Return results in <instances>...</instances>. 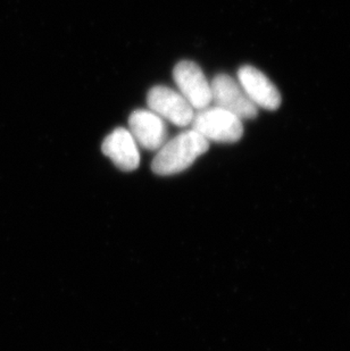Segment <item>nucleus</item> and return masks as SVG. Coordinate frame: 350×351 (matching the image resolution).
I'll return each instance as SVG.
<instances>
[{"instance_id": "6e6552de", "label": "nucleus", "mask_w": 350, "mask_h": 351, "mask_svg": "<svg viewBox=\"0 0 350 351\" xmlns=\"http://www.w3.org/2000/svg\"><path fill=\"white\" fill-rule=\"evenodd\" d=\"M102 150L117 169L124 172H132L139 167V147L129 130L117 128L109 133L103 141Z\"/></svg>"}, {"instance_id": "423d86ee", "label": "nucleus", "mask_w": 350, "mask_h": 351, "mask_svg": "<svg viewBox=\"0 0 350 351\" xmlns=\"http://www.w3.org/2000/svg\"><path fill=\"white\" fill-rule=\"evenodd\" d=\"M238 82L256 107L268 110H278L280 107L282 99L278 88L256 67L250 65L240 67Z\"/></svg>"}, {"instance_id": "7ed1b4c3", "label": "nucleus", "mask_w": 350, "mask_h": 351, "mask_svg": "<svg viewBox=\"0 0 350 351\" xmlns=\"http://www.w3.org/2000/svg\"><path fill=\"white\" fill-rule=\"evenodd\" d=\"M211 101L215 106L228 110L242 119H251L257 117V107L255 105L242 84L228 74H218L211 83Z\"/></svg>"}, {"instance_id": "0eeeda50", "label": "nucleus", "mask_w": 350, "mask_h": 351, "mask_svg": "<svg viewBox=\"0 0 350 351\" xmlns=\"http://www.w3.org/2000/svg\"><path fill=\"white\" fill-rule=\"evenodd\" d=\"M130 132L138 146L156 152L167 141V126L152 110H135L129 117Z\"/></svg>"}, {"instance_id": "39448f33", "label": "nucleus", "mask_w": 350, "mask_h": 351, "mask_svg": "<svg viewBox=\"0 0 350 351\" xmlns=\"http://www.w3.org/2000/svg\"><path fill=\"white\" fill-rule=\"evenodd\" d=\"M147 104L154 113L176 126H188L195 117V110L188 100L169 86H156L149 90Z\"/></svg>"}, {"instance_id": "f257e3e1", "label": "nucleus", "mask_w": 350, "mask_h": 351, "mask_svg": "<svg viewBox=\"0 0 350 351\" xmlns=\"http://www.w3.org/2000/svg\"><path fill=\"white\" fill-rule=\"evenodd\" d=\"M209 148V141L195 130L185 131L166 141L157 150L152 159V172L161 176L178 174L189 169Z\"/></svg>"}, {"instance_id": "20e7f679", "label": "nucleus", "mask_w": 350, "mask_h": 351, "mask_svg": "<svg viewBox=\"0 0 350 351\" xmlns=\"http://www.w3.org/2000/svg\"><path fill=\"white\" fill-rule=\"evenodd\" d=\"M173 79L178 93L188 100L194 110H204L211 105V83L198 64L191 60H181L175 65Z\"/></svg>"}, {"instance_id": "f03ea898", "label": "nucleus", "mask_w": 350, "mask_h": 351, "mask_svg": "<svg viewBox=\"0 0 350 351\" xmlns=\"http://www.w3.org/2000/svg\"><path fill=\"white\" fill-rule=\"evenodd\" d=\"M192 130L204 136L207 141L233 143L244 134L242 119L220 107H206L195 114Z\"/></svg>"}]
</instances>
